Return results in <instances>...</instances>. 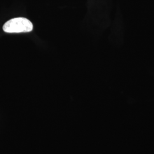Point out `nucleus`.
<instances>
[{"label": "nucleus", "mask_w": 154, "mask_h": 154, "mask_svg": "<svg viewBox=\"0 0 154 154\" xmlns=\"http://www.w3.org/2000/svg\"><path fill=\"white\" fill-rule=\"evenodd\" d=\"M33 23L27 18L18 17L6 22L3 26V30L8 33H27L32 31Z\"/></svg>", "instance_id": "1"}]
</instances>
